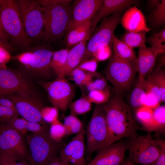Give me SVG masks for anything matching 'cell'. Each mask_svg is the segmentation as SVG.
<instances>
[{
  "label": "cell",
  "instance_id": "3",
  "mask_svg": "<svg viewBox=\"0 0 165 165\" xmlns=\"http://www.w3.org/2000/svg\"><path fill=\"white\" fill-rule=\"evenodd\" d=\"M54 51L46 45H41L15 56L20 70L31 78H48L52 70L51 61Z\"/></svg>",
  "mask_w": 165,
  "mask_h": 165
},
{
  "label": "cell",
  "instance_id": "14",
  "mask_svg": "<svg viewBox=\"0 0 165 165\" xmlns=\"http://www.w3.org/2000/svg\"><path fill=\"white\" fill-rule=\"evenodd\" d=\"M34 91L31 78L20 70L0 69V97Z\"/></svg>",
  "mask_w": 165,
  "mask_h": 165
},
{
  "label": "cell",
  "instance_id": "38",
  "mask_svg": "<svg viewBox=\"0 0 165 165\" xmlns=\"http://www.w3.org/2000/svg\"><path fill=\"white\" fill-rule=\"evenodd\" d=\"M145 93L155 95L162 103L161 93L159 89L149 74L145 77L142 83Z\"/></svg>",
  "mask_w": 165,
  "mask_h": 165
},
{
  "label": "cell",
  "instance_id": "22",
  "mask_svg": "<svg viewBox=\"0 0 165 165\" xmlns=\"http://www.w3.org/2000/svg\"><path fill=\"white\" fill-rule=\"evenodd\" d=\"M91 25V21L90 20L67 31L64 40L67 49L83 40L90 31Z\"/></svg>",
  "mask_w": 165,
  "mask_h": 165
},
{
  "label": "cell",
  "instance_id": "41",
  "mask_svg": "<svg viewBox=\"0 0 165 165\" xmlns=\"http://www.w3.org/2000/svg\"><path fill=\"white\" fill-rule=\"evenodd\" d=\"M41 116L45 122L51 123L58 120V110L54 107H44L42 110Z\"/></svg>",
  "mask_w": 165,
  "mask_h": 165
},
{
  "label": "cell",
  "instance_id": "2",
  "mask_svg": "<svg viewBox=\"0 0 165 165\" xmlns=\"http://www.w3.org/2000/svg\"><path fill=\"white\" fill-rule=\"evenodd\" d=\"M0 15L11 45L23 52L29 50L32 42L25 31L17 1L0 0Z\"/></svg>",
  "mask_w": 165,
  "mask_h": 165
},
{
  "label": "cell",
  "instance_id": "44",
  "mask_svg": "<svg viewBox=\"0 0 165 165\" xmlns=\"http://www.w3.org/2000/svg\"><path fill=\"white\" fill-rule=\"evenodd\" d=\"M17 112L8 107L0 105V122L5 123L13 117L18 116Z\"/></svg>",
  "mask_w": 165,
  "mask_h": 165
},
{
  "label": "cell",
  "instance_id": "54",
  "mask_svg": "<svg viewBox=\"0 0 165 165\" xmlns=\"http://www.w3.org/2000/svg\"><path fill=\"white\" fill-rule=\"evenodd\" d=\"M15 165H31L27 161H20L17 162Z\"/></svg>",
  "mask_w": 165,
  "mask_h": 165
},
{
  "label": "cell",
  "instance_id": "20",
  "mask_svg": "<svg viewBox=\"0 0 165 165\" xmlns=\"http://www.w3.org/2000/svg\"><path fill=\"white\" fill-rule=\"evenodd\" d=\"M120 22L127 31L147 32L150 30L143 14L135 6L127 9L122 16Z\"/></svg>",
  "mask_w": 165,
  "mask_h": 165
},
{
  "label": "cell",
  "instance_id": "11",
  "mask_svg": "<svg viewBox=\"0 0 165 165\" xmlns=\"http://www.w3.org/2000/svg\"><path fill=\"white\" fill-rule=\"evenodd\" d=\"M24 135L0 122V156L13 157L17 161H27L28 149Z\"/></svg>",
  "mask_w": 165,
  "mask_h": 165
},
{
  "label": "cell",
  "instance_id": "57",
  "mask_svg": "<svg viewBox=\"0 0 165 165\" xmlns=\"http://www.w3.org/2000/svg\"></svg>",
  "mask_w": 165,
  "mask_h": 165
},
{
  "label": "cell",
  "instance_id": "7",
  "mask_svg": "<svg viewBox=\"0 0 165 165\" xmlns=\"http://www.w3.org/2000/svg\"><path fill=\"white\" fill-rule=\"evenodd\" d=\"M26 33L32 42L43 40V8L35 0H17Z\"/></svg>",
  "mask_w": 165,
  "mask_h": 165
},
{
  "label": "cell",
  "instance_id": "24",
  "mask_svg": "<svg viewBox=\"0 0 165 165\" xmlns=\"http://www.w3.org/2000/svg\"><path fill=\"white\" fill-rule=\"evenodd\" d=\"M148 18L151 28L157 29L165 24V0H161L160 3L153 9Z\"/></svg>",
  "mask_w": 165,
  "mask_h": 165
},
{
  "label": "cell",
  "instance_id": "30",
  "mask_svg": "<svg viewBox=\"0 0 165 165\" xmlns=\"http://www.w3.org/2000/svg\"><path fill=\"white\" fill-rule=\"evenodd\" d=\"M146 97V94L142 84L138 80L130 96V104L135 111L143 106Z\"/></svg>",
  "mask_w": 165,
  "mask_h": 165
},
{
  "label": "cell",
  "instance_id": "49",
  "mask_svg": "<svg viewBox=\"0 0 165 165\" xmlns=\"http://www.w3.org/2000/svg\"><path fill=\"white\" fill-rule=\"evenodd\" d=\"M0 105L11 108L16 111L13 102L5 97H0Z\"/></svg>",
  "mask_w": 165,
  "mask_h": 165
},
{
  "label": "cell",
  "instance_id": "25",
  "mask_svg": "<svg viewBox=\"0 0 165 165\" xmlns=\"http://www.w3.org/2000/svg\"><path fill=\"white\" fill-rule=\"evenodd\" d=\"M68 49H62L54 51L51 61V66L58 77H59L66 65Z\"/></svg>",
  "mask_w": 165,
  "mask_h": 165
},
{
  "label": "cell",
  "instance_id": "27",
  "mask_svg": "<svg viewBox=\"0 0 165 165\" xmlns=\"http://www.w3.org/2000/svg\"><path fill=\"white\" fill-rule=\"evenodd\" d=\"M68 107L70 114L76 116L86 114L92 109V103L86 96L81 97L75 101L71 102Z\"/></svg>",
  "mask_w": 165,
  "mask_h": 165
},
{
  "label": "cell",
  "instance_id": "33",
  "mask_svg": "<svg viewBox=\"0 0 165 165\" xmlns=\"http://www.w3.org/2000/svg\"><path fill=\"white\" fill-rule=\"evenodd\" d=\"M153 110L142 106L135 111L136 117L143 127L150 132L153 119Z\"/></svg>",
  "mask_w": 165,
  "mask_h": 165
},
{
  "label": "cell",
  "instance_id": "9",
  "mask_svg": "<svg viewBox=\"0 0 165 165\" xmlns=\"http://www.w3.org/2000/svg\"><path fill=\"white\" fill-rule=\"evenodd\" d=\"M123 12L114 13L102 20L88 40L82 62L91 58L98 49L112 43L115 30L120 22Z\"/></svg>",
  "mask_w": 165,
  "mask_h": 165
},
{
  "label": "cell",
  "instance_id": "35",
  "mask_svg": "<svg viewBox=\"0 0 165 165\" xmlns=\"http://www.w3.org/2000/svg\"><path fill=\"white\" fill-rule=\"evenodd\" d=\"M95 73H88L77 67L73 70L69 75L76 84L82 86L85 85L91 79Z\"/></svg>",
  "mask_w": 165,
  "mask_h": 165
},
{
  "label": "cell",
  "instance_id": "28",
  "mask_svg": "<svg viewBox=\"0 0 165 165\" xmlns=\"http://www.w3.org/2000/svg\"><path fill=\"white\" fill-rule=\"evenodd\" d=\"M165 106L160 105L153 110L152 122L150 132L154 131L158 134L164 132Z\"/></svg>",
  "mask_w": 165,
  "mask_h": 165
},
{
  "label": "cell",
  "instance_id": "56",
  "mask_svg": "<svg viewBox=\"0 0 165 165\" xmlns=\"http://www.w3.org/2000/svg\"><path fill=\"white\" fill-rule=\"evenodd\" d=\"M62 165H72L68 163H67L66 162H62Z\"/></svg>",
  "mask_w": 165,
  "mask_h": 165
},
{
  "label": "cell",
  "instance_id": "8",
  "mask_svg": "<svg viewBox=\"0 0 165 165\" xmlns=\"http://www.w3.org/2000/svg\"><path fill=\"white\" fill-rule=\"evenodd\" d=\"M107 134L105 112L101 105H96L85 129L86 161L90 160L93 153L102 146Z\"/></svg>",
  "mask_w": 165,
  "mask_h": 165
},
{
  "label": "cell",
  "instance_id": "55",
  "mask_svg": "<svg viewBox=\"0 0 165 165\" xmlns=\"http://www.w3.org/2000/svg\"><path fill=\"white\" fill-rule=\"evenodd\" d=\"M0 46H2L5 49H6L9 52L10 51L9 49L6 46L0 42Z\"/></svg>",
  "mask_w": 165,
  "mask_h": 165
},
{
  "label": "cell",
  "instance_id": "18",
  "mask_svg": "<svg viewBox=\"0 0 165 165\" xmlns=\"http://www.w3.org/2000/svg\"><path fill=\"white\" fill-rule=\"evenodd\" d=\"M137 0H103L91 21L90 29L92 33L97 24L104 18L111 14L123 12L131 6L137 5L139 2Z\"/></svg>",
  "mask_w": 165,
  "mask_h": 165
},
{
  "label": "cell",
  "instance_id": "15",
  "mask_svg": "<svg viewBox=\"0 0 165 165\" xmlns=\"http://www.w3.org/2000/svg\"><path fill=\"white\" fill-rule=\"evenodd\" d=\"M85 132L84 129L64 145L59 156L63 162L72 165H86Z\"/></svg>",
  "mask_w": 165,
  "mask_h": 165
},
{
  "label": "cell",
  "instance_id": "6",
  "mask_svg": "<svg viewBox=\"0 0 165 165\" xmlns=\"http://www.w3.org/2000/svg\"><path fill=\"white\" fill-rule=\"evenodd\" d=\"M136 72L135 63L122 60L114 53L104 71L106 79L112 84L116 95L120 96L130 87Z\"/></svg>",
  "mask_w": 165,
  "mask_h": 165
},
{
  "label": "cell",
  "instance_id": "52",
  "mask_svg": "<svg viewBox=\"0 0 165 165\" xmlns=\"http://www.w3.org/2000/svg\"><path fill=\"white\" fill-rule=\"evenodd\" d=\"M62 161L59 156L56 157L49 165H62Z\"/></svg>",
  "mask_w": 165,
  "mask_h": 165
},
{
  "label": "cell",
  "instance_id": "26",
  "mask_svg": "<svg viewBox=\"0 0 165 165\" xmlns=\"http://www.w3.org/2000/svg\"><path fill=\"white\" fill-rule=\"evenodd\" d=\"M147 32H135L127 31L122 36L121 39L133 49L145 45L146 34Z\"/></svg>",
  "mask_w": 165,
  "mask_h": 165
},
{
  "label": "cell",
  "instance_id": "37",
  "mask_svg": "<svg viewBox=\"0 0 165 165\" xmlns=\"http://www.w3.org/2000/svg\"><path fill=\"white\" fill-rule=\"evenodd\" d=\"M106 79L100 73L96 72L91 79L84 86L89 92L107 88Z\"/></svg>",
  "mask_w": 165,
  "mask_h": 165
},
{
  "label": "cell",
  "instance_id": "1",
  "mask_svg": "<svg viewBox=\"0 0 165 165\" xmlns=\"http://www.w3.org/2000/svg\"><path fill=\"white\" fill-rule=\"evenodd\" d=\"M101 105L105 112L107 134L104 144L96 151L97 153L117 141L138 136V131L142 129L121 96L116 94Z\"/></svg>",
  "mask_w": 165,
  "mask_h": 165
},
{
  "label": "cell",
  "instance_id": "23",
  "mask_svg": "<svg viewBox=\"0 0 165 165\" xmlns=\"http://www.w3.org/2000/svg\"><path fill=\"white\" fill-rule=\"evenodd\" d=\"M114 53L120 59L127 62L135 63L136 57L133 48L115 35L112 42Z\"/></svg>",
  "mask_w": 165,
  "mask_h": 165
},
{
  "label": "cell",
  "instance_id": "46",
  "mask_svg": "<svg viewBox=\"0 0 165 165\" xmlns=\"http://www.w3.org/2000/svg\"><path fill=\"white\" fill-rule=\"evenodd\" d=\"M9 38L3 28L0 15V42L6 46L11 51L13 50V47L9 42Z\"/></svg>",
  "mask_w": 165,
  "mask_h": 165
},
{
  "label": "cell",
  "instance_id": "42",
  "mask_svg": "<svg viewBox=\"0 0 165 165\" xmlns=\"http://www.w3.org/2000/svg\"><path fill=\"white\" fill-rule=\"evenodd\" d=\"M112 43L97 49L93 54V57L98 61H105L110 57L112 54Z\"/></svg>",
  "mask_w": 165,
  "mask_h": 165
},
{
  "label": "cell",
  "instance_id": "29",
  "mask_svg": "<svg viewBox=\"0 0 165 165\" xmlns=\"http://www.w3.org/2000/svg\"><path fill=\"white\" fill-rule=\"evenodd\" d=\"M160 89L162 102L165 101V72L161 66L155 65L149 74Z\"/></svg>",
  "mask_w": 165,
  "mask_h": 165
},
{
  "label": "cell",
  "instance_id": "32",
  "mask_svg": "<svg viewBox=\"0 0 165 165\" xmlns=\"http://www.w3.org/2000/svg\"><path fill=\"white\" fill-rule=\"evenodd\" d=\"M63 124L66 131V137L76 134L85 129L82 121L76 116L71 114L64 118Z\"/></svg>",
  "mask_w": 165,
  "mask_h": 165
},
{
  "label": "cell",
  "instance_id": "48",
  "mask_svg": "<svg viewBox=\"0 0 165 165\" xmlns=\"http://www.w3.org/2000/svg\"><path fill=\"white\" fill-rule=\"evenodd\" d=\"M17 162L14 158L6 156H0V165H15Z\"/></svg>",
  "mask_w": 165,
  "mask_h": 165
},
{
  "label": "cell",
  "instance_id": "5",
  "mask_svg": "<svg viewBox=\"0 0 165 165\" xmlns=\"http://www.w3.org/2000/svg\"><path fill=\"white\" fill-rule=\"evenodd\" d=\"M43 8L45 42L60 40L65 35L69 24L72 6L70 4L42 6Z\"/></svg>",
  "mask_w": 165,
  "mask_h": 165
},
{
  "label": "cell",
  "instance_id": "31",
  "mask_svg": "<svg viewBox=\"0 0 165 165\" xmlns=\"http://www.w3.org/2000/svg\"><path fill=\"white\" fill-rule=\"evenodd\" d=\"M145 42L159 53H165V29L163 28L153 35L146 37Z\"/></svg>",
  "mask_w": 165,
  "mask_h": 165
},
{
  "label": "cell",
  "instance_id": "51",
  "mask_svg": "<svg viewBox=\"0 0 165 165\" xmlns=\"http://www.w3.org/2000/svg\"><path fill=\"white\" fill-rule=\"evenodd\" d=\"M161 0H149L147 1V4L150 7L153 9L156 7L160 3Z\"/></svg>",
  "mask_w": 165,
  "mask_h": 165
},
{
  "label": "cell",
  "instance_id": "13",
  "mask_svg": "<svg viewBox=\"0 0 165 165\" xmlns=\"http://www.w3.org/2000/svg\"><path fill=\"white\" fill-rule=\"evenodd\" d=\"M40 84L47 93L53 107L62 112L65 111L74 97V85L65 78L59 77Z\"/></svg>",
  "mask_w": 165,
  "mask_h": 165
},
{
  "label": "cell",
  "instance_id": "53",
  "mask_svg": "<svg viewBox=\"0 0 165 165\" xmlns=\"http://www.w3.org/2000/svg\"><path fill=\"white\" fill-rule=\"evenodd\" d=\"M119 165H136L128 157L123 161Z\"/></svg>",
  "mask_w": 165,
  "mask_h": 165
},
{
  "label": "cell",
  "instance_id": "34",
  "mask_svg": "<svg viewBox=\"0 0 165 165\" xmlns=\"http://www.w3.org/2000/svg\"><path fill=\"white\" fill-rule=\"evenodd\" d=\"M86 96L92 103L102 105L109 100L111 97V94L110 91L108 88H106L90 91Z\"/></svg>",
  "mask_w": 165,
  "mask_h": 165
},
{
  "label": "cell",
  "instance_id": "17",
  "mask_svg": "<svg viewBox=\"0 0 165 165\" xmlns=\"http://www.w3.org/2000/svg\"><path fill=\"white\" fill-rule=\"evenodd\" d=\"M127 150L125 142H115L97 153L87 165H119Z\"/></svg>",
  "mask_w": 165,
  "mask_h": 165
},
{
  "label": "cell",
  "instance_id": "45",
  "mask_svg": "<svg viewBox=\"0 0 165 165\" xmlns=\"http://www.w3.org/2000/svg\"><path fill=\"white\" fill-rule=\"evenodd\" d=\"M11 59L9 52L4 48L0 46V69L6 68V64Z\"/></svg>",
  "mask_w": 165,
  "mask_h": 165
},
{
  "label": "cell",
  "instance_id": "21",
  "mask_svg": "<svg viewBox=\"0 0 165 165\" xmlns=\"http://www.w3.org/2000/svg\"><path fill=\"white\" fill-rule=\"evenodd\" d=\"M92 33L91 31L82 41L74 46L69 50L65 67L59 78H65L82 62L85 53L87 41Z\"/></svg>",
  "mask_w": 165,
  "mask_h": 165
},
{
  "label": "cell",
  "instance_id": "39",
  "mask_svg": "<svg viewBox=\"0 0 165 165\" xmlns=\"http://www.w3.org/2000/svg\"><path fill=\"white\" fill-rule=\"evenodd\" d=\"M27 122L24 119L16 116L5 123L10 127L24 135L28 132L26 130Z\"/></svg>",
  "mask_w": 165,
  "mask_h": 165
},
{
  "label": "cell",
  "instance_id": "43",
  "mask_svg": "<svg viewBox=\"0 0 165 165\" xmlns=\"http://www.w3.org/2000/svg\"><path fill=\"white\" fill-rule=\"evenodd\" d=\"M98 61L94 57L91 58L81 62L77 67L85 72L94 73L96 72Z\"/></svg>",
  "mask_w": 165,
  "mask_h": 165
},
{
  "label": "cell",
  "instance_id": "19",
  "mask_svg": "<svg viewBox=\"0 0 165 165\" xmlns=\"http://www.w3.org/2000/svg\"><path fill=\"white\" fill-rule=\"evenodd\" d=\"M158 53L155 49L147 47L146 45L139 48L135 64L138 74V80L141 84L145 76L151 73L155 66L156 57Z\"/></svg>",
  "mask_w": 165,
  "mask_h": 165
},
{
  "label": "cell",
  "instance_id": "10",
  "mask_svg": "<svg viewBox=\"0 0 165 165\" xmlns=\"http://www.w3.org/2000/svg\"><path fill=\"white\" fill-rule=\"evenodd\" d=\"M127 139L125 143L128 151V158L134 163L148 165L158 157L159 149L150 132Z\"/></svg>",
  "mask_w": 165,
  "mask_h": 165
},
{
  "label": "cell",
  "instance_id": "16",
  "mask_svg": "<svg viewBox=\"0 0 165 165\" xmlns=\"http://www.w3.org/2000/svg\"><path fill=\"white\" fill-rule=\"evenodd\" d=\"M102 1V0H75L72 6V17L67 31L81 24L91 21Z\"/></svg>",
  "mask_w": 165,
  "mask_h": 165
},
{
  "label": "cell",
  "instance_id": "36",
  "mask_svg": "<svg viewBox=\"0 0 165 165\" xmlns=\"http://www.w3.org/2000/svg\"><path fill=\"white\" fill-rule=\"evenodd\" d=\"M49 134L50 137L57 141H61L67 135L66 131L63 123L58 120L51 123L49 129Z\"/></svg>",
  "mask_w": 165,
  "mask_h": 165
},
{
  "label": "cell",
  "instance_id": "40",
  "mask_svg": "<svg viewBox=\"0 0 165 165\" xmlns=\"http://www.w3.org/2000/svg\"><path fill=\"white\" fill-rule=\"evenodd\" d=\"M154 140L159 149V155L154 161L148 165H165V140L159 135H156Z\"/></svg>",
  "mask_w": 165,
  "mask_h": 165
},
{
  "label": "cell",
  "instance_id": "47",
  "mask_svg": "<svg viewBox=\"0 0 165 165\" xmlns=\"http://www.w3.org/2000/svg\"><path fill=\"white\" fill-rule=\"evenodd\" d=\"M37 1L41 6L53 5L58 4H70L72 0H37Z\"/></svg>",
  "mask_w": 165,
  "mask_h": 165
},
{
  "label": "cell",
  "instance_id": "4",
  "mask_svg": "<svg viewBox=\"0 0 165 165\" xmlns=\"http://www.w3.org/2000/svg\"><path fill=\"white\" fill-rule=\"evenodd\" d=\"M28 149L27 161L31 165H49L64 145L63 142L52 139L49 132L26 136Z\"/></svg>",
  "mask_w": 165,
  "mask_h": 165
},
{
  "label": "cell",
  "instance_id": "50",
  "mask_svg": "<svg viewBox=\"0 0 165 165\" xmlns=\"http://www.w3.org/2000/svg\"><path fill=\"white\" fill-rule=\"evenodd\" d=\"M157 61L158 65L163 68H165V54L163 53H158L156 57V61Z\"/></svg>",
  "mask_w": 165,
  "mask_h": 165
},
{
  "label": "cell",
  "instance_id": "12",
  "mask_svg": "<svg viewBox=\"0 0 165 165\" xmlns=\"http://www.w3.org/2000/svg\"><path fill=\"white\" fill-rule=\"evenodd\" d=\"M2 97L11 101L19 115L22 118L29 121L46 125L41 116L42 110L44 107L35 91L15 93Z\"/></svg>",
  "mask_w": 165,
  "mask_h": 165
}]
</instances>
